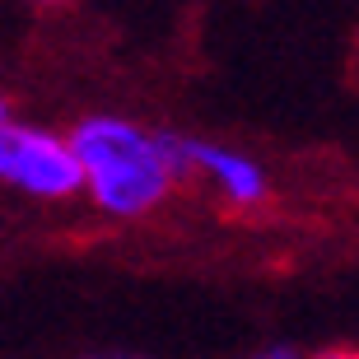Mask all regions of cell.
Returning a JSON list of instances; mask_svg holds the SVG:
<instances>
[{
	"label": "cell",
	"mask_w": 359,
	"mask_h": 359,
	"mask_svg": "<svg viewBox=\"0 0 359 359\" xmlns=\"http://www.w3.org/2000/svg\"><path fill=\"white\" fill-rule=\"evenodd\" d=\"M75 149L84 163V187L107 215H145L154 210L182 168V140L149 135L135 121L121 117H89L75 126Z\"/></svg>",
	"instance_id": "obj_1"
},
{
	"label": "cell",
	"mask_w": 359,
	"mask_h": 359,
	"mask_svg": "<svg viewBox=\"0 0 359 359\" xmlns=\"http://www.w3.org/2000/svg\"><path fill=\"white\" fill-rule=\"evenodd\" d=\"M0 173L19 191L47 201L75 196L84 187V163L75 140H56L47 131L14 126V121H5V131H0Z\"/></svg>",
	"instance_id": "obj_2"
},
{
	"label": "cell",
	"mask_w": 359,
	"mask_h": 359,
	"mask_svg": "<svg viewBox=\"0 0 359 359\" xmlns=\"http://www.w3.org/2000/svg\"><path fill=\"white\" fill-rule=\"evenodd\" d=\"M182 154H187L191 168H205V173L215 177V187H219L229 201H238V205H252V201H262V191H266V173H262L248 154H233V149H224V145H205V140H182Z\"/></svg>",
	"instance_id": "obj_3"
}]
</instances>
